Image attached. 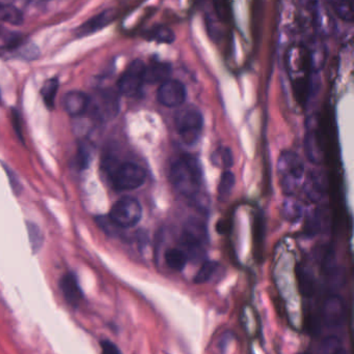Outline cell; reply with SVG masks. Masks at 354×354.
I'll return each instance as SVG.
<instances>
[{
  "instance_id": "cell-1",
  "label": "cell",
  "mask_w": 354,
  "mask_h": 354,
  "mask_svg": "<svg viewBox=\"0 0 354 354\" xmlns=\"http://www.w3.org/2000/svg\"><path fill=\"white\" fill-rule=\"evenodd\" d=\"M170 181L177 193L197 203L204 185L201 164L191 156H181L170 165Z\"/></svg>"
},
{
  "instance_id": "cell-2",
  "label": "cell",
  "mask_w": 354,
  "mask_h": 354,
  "mask_svg": "<svg viewBox=\"0 0 354 354\" xmlns=\"http://www.w3.org/2000/svg\"><path fill=\"white\" fill-rule=\"evenodd\" d=\"M104 169L109 177L112 187L118 192L139 189L147 178L145 170L133 162H118L110 158L105 162Z\"/></svg>"
},
{
  "instance_id": "cell-3",
  "label": "cell",
  "mask_w": 354,
  "mask_h": 354,
  "mask_svg": "<svg viewBox=\"0 0 354 354\" xmlns=\"http://www.w3.org/2000/svg\"><path fill=\"white\" fill-rule=\"evenodd\" d=\"M278 181L286 195H293L305 177V165L292 151H284L278 161Z\"/></svg>"
},
{
  "instance_id": "cell-4",
  "label": "cell",
  "mask_w": 354,
  "mask_h": 354,
  "mask_svg": "<svg viewBox=\"0 0 354 354\" xmlns=\"http://www.w3.org/2000/svg\"><path fill=\"white\" fill-rule=\"evenodd\" d=\"M175 127L183 143L189 147L195 145L203 133V114L193 108L182 110L175 118Z\"/></svg>"
},
{
  "instance_id": "cell-5",
  "label": "cell",
  "mask_w": 354,
  "mask_h": 354,
  "mask_svg": "<svg viewBox=\"0 0 354 354\" xmlns=\"http://www.w3.org/2000/svg\"><path fill=\"white\" fill-rule=\"evenodd\" d=\"M207 227L200 218H193L187 221L183 228L182 245L185 248L188 260L200 259L204 253V247L207 243Z\"/></svg>"
},
{
  "instance_id": "cell-6",
  "label": "cell",
  "mask_w": 354,
  "mask_h": 354,
  "mask_svg": "<svg viewBox=\"0 0 354 354\" xmlns=\"http://www.w3.org/2000/svg\"><path fill=\"white\" fill-rule=\"evenodd\" d=\"M141 216L143 207L139 200L124 197L112 206L109 220L118 228H132L141 222Z\"/></svg>"
},
{
  "instance_id": "cell-7",
  "label": "cell",
  "mask_w": 354,
  "mask_h": 354,
  "mask_svg": "<svg viewBox=\"0 0 354 354\" xmlns=\"http://www.w3.org/2000/svg\"><path fill=\"white\" fill-rule=\"evenodd\" d=\"M145 66L143 60L135 59L127 66L118 79V93L126 97L139 95L145 83Z\"/></svg>"
},
{
  "instance_id": "cell-8",
  "label": "cell",
  "mask_w": 354,
  "mask_h": 354,
  "mask_svg": "<svg viewBox=\"0 0 354 354\" xmlns=\"http://www.w3.org/2000/svg\"><path fill=\"white\" fill-rule=\"evenodd\" d=\"M89 109H93V114L97 120H110L118 115L120 111V97L116 91L105 89L100 91L95 99L89 101Z\"/></svg>"
},
{
  "instance_id": "cell-9",
  "label": "cell",
  "mask_w": 354,
  "mask_h": 354,
  "mask_svg": "<svg viewBox=\"0 0 354 354\" xmlns=\"http://www.w3.org/2000/svg\"><path fill=\"white\" fill-rule=\"evenodd\" d=\"M186 87L181 81L168 79L157 89V101L166 108H176L186 100Z\"/></svg>"
},
{
  "instance_id": "cell-10",
  "label": "cell",
  "mask_w": 354,
  "mask_h": 354,
  "mask_svg": "<svg viewBox=\"0 0 354 354\" xmlns=\"http://www.w3.org/2000/svg\"><path fill=\"white\" fill-rule=\"evenodd\" d=\"M322 322L328 328H340L346 319V306L338 295H330L321 308Z\"/></svg>"
},
{
  "instance_id": "cell-11",
  "label": "cell",
  "mask_w": 354,
  "mask_h": 354,
  "mask_svg": "<svg viewBox=\"0 0 354 354\" xmlns=\"http://www.w3.org/2000/svg\"><path fill=\"white\" fill-rule=\"evenodd\" d=\"M60 288L67 304L72 308H78L82 301L83 293L76 277L71 272L64 274L60 281Z\"/></svg>"
},
{
  "instance_id": "cell-12",
  "label": "cell",
  "mask_w": 354,
  "mask_h": 354,
  "mask_svg": "<svg viewBox=\"0 0 354 354\" xmlns=\"http://www.w3.org/2000/svg\"><path fill=\"white\" fill-rule=\"evenodd\" d=\"M91 97L78 91H70L64 95V107L67 113L73 118L83 115L89 110Z\"/></svg>"
},
{
  "instance_id": "cell-13",
  "label": "cell",
  "mask_w": 354,
  "mask_h": 354,
  "mask_svg": "<svg viewBox=\"0 0 354 354\" xmlns=\"http://www.w3.org/2000/svg\"><path fill=\"white\" fill-rule=\"evenodd\" d=\"M116 18V12L114 10H106L101 14L97 15L94 18L89 19L87 22L83 23L80 27L77 29V35L79 37H87L91 33L97 32L100 29L109 25Z\"/></svg>"
},
{
  "instance_id": "cell-14",
  "label": "cell",
  "mask_w": 354,
  "mask_h": 354,
  "mask_svg": "<svg viewBox=\"0 0 354 354\" xmlns=\"http://www.w3.org/2000/svg\"><path fill=\"white\" fill-rule=\"evenodd\" d=\"M172 74V66L163 62H153L150 66H145V83L161 84L164 81L170 79Z\"/></svg>"
},
{
  "instance_id": "cell-15",
  "label": "cell",
  "mask_w": 354,
  "mask_h": 354,
  "mask_svg": "<svg viewBox=\"0 0 354 354\" xmlns=\"http://www.w3.org/2000/svg\"><path fill=\"white\" fill-rule=\"evenodd\" d=\"M23 37L20 33L10 30L0 25V53L15 51L21 48Z\"/></svg>"
},
{
  "instance_id": "cell-16",
  "label": "cell",
  "mask_w": 354,
  "mask_h": 354,
  "mask_svg": "<svg viewBox=\"0 0 354 354\" xmlns=\"http://www.w3.org/2000/svg\"><path fill=\"white\" fill-rule=\"evenodd\" d=\"M164 261L170 270L175 272H182L186 266L188 257L184 250L179 248H170L164 253Z\"/></svg>"
},
{
  "instance_id": "cell-17",
  "label": "cell",
  "mask_w": 354,
  "mask_h": 354,
  "mask_svg": "<svg viewBox=\"0 0 354 354\" xmlns=\"http://www.w3.org/2000/svg\"><path fill=\"white\" fill-rule=\"evenodd\" d=\"M305 149L307 157L313 163H319L321 161L322 149L317 133L315 131L308 133L305 140Z\"/></svg>"
},
{
  "instance_id": "cell-18",
  "label": "cell",
  "mask_w": 354,
  "mask_h": 354,
  "mask_svg": "<svg viewBox=\"0 0 354 354\" xmlns=\"http://www.w3.org/2000/svg\"><path fill=\"white\" fill-rule=\"evenodd\" d=\"M317 354H347L346 348L339 337H326L320 343Z\"/></svg>"
},
{
  "instance_id": "cell-19",
  "label": "cell",
  "mask_w": 354,
  "mask_h": 354,
  "mask_svg": "<svg viewBox=\"0 0 354 354\" xmlns=\"http://www.w3.org/2000/svg\"><path fill=\"white\" fill-rule=\"evenodd\" d=\"M23 20H24L23 14L16 6L0 2V22L12 25H21Z\"/></svg>"
},
{
  "instance_id": "cell-20",
  "label": "cell",
  "mask_w": 354,
  "mask_h": 354,
  "mask_svg": "<svg viewBox=\"0 0 354 354\" xmlns=\"http://www.w3.org/2000/svg\"><path fill=\"white\" fill-rule=\"evenodd\" d=\"M147 39L156 41V43L168 44H168L174 43L176 35H175L174 31L168 27L158 25L148 31Z\"/></svg>"
},
{
  "instance_id": "cell-21",
  "label": "cell",
  "mask_w": 354,
  "mask_h": 354,
  "mask_svg": "<svg viewBox=\"0 0 354 354\" xmlns=\"http://www.w3.org/2000/svg\"><path fill=\"white\" fill-rule=\"evenodd\" d=\"M235 183H236V178L230 170H227L222 174L218 187V199L220 201H224L230 197L234 189Z\"/></svg>"
},
{
  "instance_id": "cell-22",
  "label": "cell",
  "mask_w": 354,
  "mask_h": 354,
  "mask_svg": "<svg viewBox=\"0 0 354 354\" xmlns=\"http://www.w3.org/2000/svg\"><path fill=\"white\" fill-rule=\"evenodd\" d=\"M336 14L343 20H353V0H328Z\"/></svg>"
},
{
  "instance_id": "cell-23",
  "label": "cell",
  "mask_w": 354,
  "mask_h": 354,
  "mask_svg": "<svg viewBox=\"0 0 354 354\" xmlns=\"http://www.w3.org/2000/svg\"><path fill=\"white\" fill-rule=\"evenodd\" d=\"M57 89V79H50V80L46 81L45 84L42 87V97H43L46 106H47L49 109H52V108L54 107V101H55Z\"/></svg>"
},
{
  "instance_id": "cell-24",
  "label": "cell",
  "mask_w": 354,
  "mask_h": 354,
  "mask_svg": "<svg viewBox=\"0 0 354 354\" xmlns=\"http://www.w3.org/2000/svg\"><path fill=\"white\" fill-rule=\"evenodd\" d=\"M218 266V263L214 261L204 262L200 270H197L193 282L195 284H205V283L209 282L213 274H215Z\"/></svg>"
},
{
  "instance_id": "cell-25",
  "label": "cell",
  "mask_w": 354,
  "mask_h": 354,
  "mask_svg": "<svg viewBox=\"0 0 354 354\" xmlns=\"http://www.w3.org/2000/svg\"><path fill=\"white\" fill-rule=\"evenodd\" d=\"M27 231H28L29 241H30L31 249L33 253H37L43 245V234L39 227L33 223H27Z\"/></svg>"
},
{
  "instance_id": "cell-26",
  "label": "cell",
  "mask_w": 354,
  "mask_h": 354,
  "mask_svg": "<svg viewBox=\"0 0 354 354\" xmlns=\"http://www.w3.org/2000/svg\"><path fill=\"white\" fill-rule=\"evenodd\" d=\"M91 151L93 149L89 147V143H81L78 149V153H77V165L80 169H85L89 165V160L91 158Z\"/></svg>"
},
{
  "instance_id": "cell-27",
  "label": "cell",
  "mask_w": 354,
  "mask_h": 354,
  "mask_svg": "<svg viewBox=\"0 0 354 354\" xmlns=\"http://www.w3.org/2000/svg\"><path fill=\"white\" fill-rule=\"evenodd\" d=\"M299 289L305 297H310L314 293V280L309 274L301 272L299 277Z\"/></svg>"
},
{
  "instance_id": "cell-28",
  "label": "cell",
  "mask_w": 354,
  "mask_h": 354,
  "mask_svg": "<svg viewBox=\"0 0 354 354\" xmlns=\"http://www.w3.org/2000/svg\"><path fill=\"white\" fill-rule=\"evenodd\" d=\"M220 160L224 167H226L227 169H230L233 164H234V158H233V153L231 149H227V147L220 149Z\"/></svg>"
},
{
  "instance_id": "cell-29",
  "label": "cell",
  "mask_w": 354,
  "mask_h": 354,
  "mask_svg": "<svg viewBox=\"0 0 354 354\" xmlns=\"http://www.w3.org/2000/svg\"><path fill=\"white\" fill-rule=\"evenodd\" d=\"M101 354H122L116 344L108 340H103L101 343Z\"/></svg>"
},
{
  "instance_id": "cell-30",
  "label": "cell",
  "mask_w": 354,
  "mask_h": 354,
  "mask_svg": "<svg viewBox=\"0 0 354 354\" xmlns=\"http://www.w3.org/2000/svg\"><path fill=\"white\" fill-rule=\"evenodd\" d=\"M6 174H8V180H10V185H12V189H14L16 193H19L20 192L21 189V185L20 183H19L18 179L15 178V174L14 172L12 171V170L8 169V168L6 167Z\"/></svg>"
},
{
  "instance_id": "cell-31",
  "label": "cell",
  "mask_w": 354,
  "mask_h": 354,
  "mask_svg": "<svg viewBox=\"0 0 354 354\" xmlns=\"http://www.w3.org/2000/svg\"><path fill=\"white\" fill-rule=\"evenodd\" d=\"M12 126H14L15 131H16L17 135L19 137H22V133H21V124L20 118H19L18 112L16 110H12Z\"/></svg>"
}]
</instances>
